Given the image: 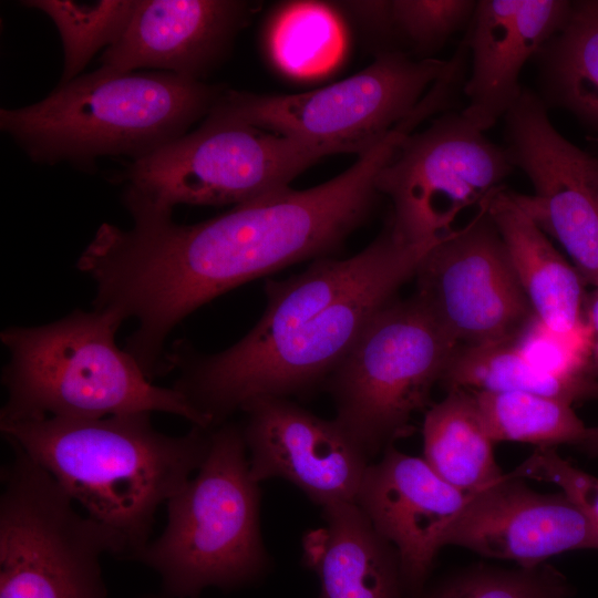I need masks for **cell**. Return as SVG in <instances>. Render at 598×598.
I'll list each match as a JSON object with an SVG mask.
<instances>
[{"instance_id": "obj_15", "label": "cell", "mask_w": 598, "mask_h": 598, "mask_svg": "<svg viewBox=\"0 0 598 598\" xmlns=\"http://www.w3.org/2000/svg\"><path fill=\"white\" fill-rule=\"evenodd\" d=\"M468 494L437 475L423 457L386 447L362 477L355 503L395 549L403 597L419 598Z\"/></svg>"}, {"instance_id": "obj_6", "label": "cell", "mask_w": 598, "mask_h": 598, "mask_svg": "<svg viewBox=\"0 0 598 598\" xmlns=\"http://www.w3.org/2000/svg\"><path fill=\"white\" fill-rule=\"evenodd\" d=\"M166 506L164 530L136 559L159 575L171 598L238 589L268 573L259 483L250 475L241 425L212 429L202 465Z\"/></svg>"}, {"instance_id": "obj_33", "label": "cell", "mask_w": 598, "mask_h": 598, "mask_svg": "<svg viewBox=\"0 0 598 598\" xmlns=\"http://www.w3.org/2000/svg\"><path fill=\"white\" fill-rule=\"evenodd\" d=\"M596 199H597V204H598V173H597V178H596Z\"/></svg>"}, {"instance_id": "obj_23", "label": "cell", "mask_w": 598, "mask_h": 598, "mask_svg": "<svg viewBox=\"0 0 598 598\" xmlns=\"http://www.w3.org/2000/svg\"><path fill=\"white\" fill-rule=\"evenodd\" d=\"M446 392L442 401L425 411L423 458L448 484L472 494L505 474L497 464L495 443L482 423L472 392Z\"/></svg>"}, {"instance_id": "obj_24", "label": "cell", "mask_w": 598, "mask_h": 598, "mask_svg": "<svg viewBox=\"0 0 598 598\" xmlns=\"http://www.w3.org/2000/svg\"><path fill=\"white\" fill-rule=\"evenodd\" d=\"M446 391H516L544 395L570 405L598 396V380L591 373L556 372L530 359L516 343L458 346L440 383Z\"/></svg>"}, {"instance_id": "obj_12", "label": "cell", "mask_w": 598, "mask_h": 598, "mask_svg": "<svg viewBox=\"0 0 598 598\" xmlns=\"http://www.w3.org/2000/svg\"><path fill=\"white\" fill-rule=\"evenodd\" d=\"M487 198L464 227L429 249L414 276V296L457 347L516 341L536 320Z\"/></svg>"}, {"instance_id": "obj_16", "label": "cell", "mask_w": 598, "mask_h": 598, "mask_svg": "<svg viewBox=\"0 0 598 598\" xmlns=\"http://www.w3.org/2000/svg\"><path fill=\"white\" fill-rule=\"evenodd\" d=\"M447 545L533 568L565 551L598 549V527L563 491L540 493L509 473L468 494Z\"/></svg>"}, {"instance_id": "obj_20", "label": "cell", "mask_w": 598, "mask_h": 598, "mask_svg": "<svg viewBox=\"0 0 598 598\" xmlns=\"http://www.w3.org/2000/svg\"><path fill=\"white\" fill-rule=\"evenodd\" d=\"M323 525L302 538V560L320 582L318 598H401L394 547L355 502L322 507Z\"/></svg>"}, {"instance_id": "obj_22", "label": "cell", "mask_w": 598, "mask_h": 598, "mask_svg": "<svg viewBox=\"0 0 598 598\" xmlns=\"http://www.w3.org/2000/svg\"><path fill=\"white\" fill-rule=\"evenodd\" d=\"M534 61L545 105L598 133V0L573 1L565 24Z\"/></svg>"}, {"instance_id": "obj_11", "label": "cell", "mask_w": 598, "mask_h": 598, "mask_svg": "<svg viewBox=\"0 0 598 598\" xmlns=\"http://www.w3.org/2000/svg\"><path fill=\"white\" fill-rule=\"evenodd\" d=\"M514 171L504 146L461 112H447L400 142L377 186L391 200L394 236L420 244L451 233L465 208L478 206Z\"/></svg>"}, {"instance_id": "obj_5", "label": "cell", "mask_w": 598, "mask_h": 598, "mask_svg": "<svg viewBox=\"0 0 598 598\" xmlns=\"http://www.w3.org/2000/svg\"><path fill=\"white\" fill-rule=\"evenodd\" d=\"M122 323L110 311L79 309L50 323L1 331L9 360L0 422L163 412L213 429L181 392L154 384L117 347Z\"/></svg>"}, {"instance_id": "obj_19", "label": "cell", "mask_w": 598, "mask_h": 598, "mask_svg": "<svg viewBox=\"0 0 598 598\" xmlns=\"http://www.w3.org/2000/svg\"><path fill=\"white\" fill-rule=\"evenodd\" d=\"M487 209L536 319L556 336L587 340L586 281L575 266L558 252L505 186L488 196Z\"/></svg>"}, {"instance_id": "obj_30", "label": "cell", "mask_w": 598, "mask_h": 598, "mask_svg": "<svg viewBox=\"0 0 598 598\" xmlns=\"http://www.w3.org/2000/svg\"><path fill=\"white\" fill-rule=\"evenodd\" d=\"M584 316L588 340V363L591 373L598 380V288L587 292Z\"/></svg>"}, {"instance_id": "obj_18", "label": "cell", "mask_w": 598, "mask_h": 598, "mask_svg": "<svg viewBox=\"0 0 598 598\" xmlns=\"http://www.w3.org/2000/svg\"><path fill=\"white\" fill-rule=\"evenodd\" d=\"M573 1L480 0L463 38L470 51L471 71L461 111L485 132L518 100L524 65L565 24Z\"/></svg>"}, {"instance_id": "obj_26", "label": "cell", "mask_w": 598, "mask_h": 598, "mask_svg": "<svg viewBox=\"0 0 598 598\" xmlns=\"http://www.w3.org/2000/svg\"><path fill=\"white\" fill-rule=\"evenodd\" d=\"M137 0H28L23 6L43 11L61 35L64 65L59 84L79 76L92 56L113 44L127 27Z\"/></svg>"}, {"instance_id": "obj_2", "label": "cell", "mask_w": 598, "mask_h": 598, "mask_svg": "<svg viewBox=\"0 0 598 598\" xmlns=\"http://www.w3.org/2000/svg\"><path fill=\"white\" fill-rule=\"evenodd\" d=\"M441 238L408 244L388 225L352 257L319 258L298 275L266 281V309L238 342L213 354L184 341L172 347L165 369L178 372L173 388L215 427L251 400L323 385Z\"/></svg>"}, {"instance_id": "obj_31", "label": "cell", "mask_w": 598, "mask_h": 598, "mask_svg": "<svg viewBox=\"0 0 598 598\" xmlns=\"http://www.w3.org/2000/svg\"><path fill=\"white\" fill-rule=\"evenodd\" d=\"M576 445L590 456L598 457V426L587 427Z\"/></svg>"}, {"instance_id": "obj_17", "label": "cell", "mask_w": 598, "mask_h": 598, "mask_svg": "<svg viewBox=\"0 0 598 598\" xmlns=\"http://www.w3.org/2000/svg\"><path fill=\"white\" fill-rule=\"evenodd\" d=\"M252 12V2L238 0H137L101 66L155 69L202 81L225 60Z\"/></svg>"}, {"instance_id": "obj_29", "label": "cell", "mask_w": 598, "mask_h": 598, "mask_svg": "<svg viewBox=\"0 0 598 598\" xmlns=\"http://www.w3.org/2000/svg\"><path fill=\"white\" fill-rule=\"evenodd\" d=\"M515 476L556 484L598 527V478L561 457L554 447H537L514 472Z\"/></svg>"}, {"instance_id": "obj_25", "label": "cell", "mask_w": 598, "mask_h": 598, "mask_svg": "<svg viewBox=\"0 0 598 598\" xmlns=\"http://www.w3.org/2000/svg\"><path fill=\"white\" fill-rule=\"evenodd\" d=\"M471 392L494 443L522 442L537 447L576 445L587 429L571 405L557 399L516 391Z\"/></svg>"}, {"instance_id": "obj_28", "label": "cell", "mask_w": 598, "mask_h": 598, "mask_svg": "<svg viewBox=\"0 0 598 598\" xmlns=\"http://www.w3.org/2000/svg\"><path fill=\"white\" fill-rule=\"evenodd\" d=\"M477 1L390 0L395 49H410L422 59L439 51L458 30L467 27Z\"/></svg>"}, {"instance_id": "obj_9", "label": "cell", "mask_w": 598, "mask_h": 598, "mask_svg": "<svg viewBox=\"0 0 598 598\" xmlns=\"http://www.w3.org/2000/svg\"><path fill=\"white\" fill-rule=\"evenodd\" d=\"M322 146L240 123L204 120L195 131L133 161L123 203L173 212L174 206L239 205L290 187L324 156Z\"/></svg>"}, {"instance_id": "obj_27", "label": "cell", "mask_w": 598, "mask_h": 598, "mask_svg": "<svg viewBox=\"0 0 598 598\" xmlns=\"http://www.w3.org/2000/svg\"><path fill=\"white\" fill-rule=\"evenodd\" d=\"M566 578L553 566L461 569L424 589L419 598H569Z\"/></svg>"}, {"instance_id": "obj_4", "label": "cell", "mask_w": 598, "mask_h": 598, "mask_svg": "<svg viewBox=\"0 0 598 598\" xmlns=\"http://www.w3.org/2000/svg\"><path fill=\"white\" fill-rule=\"evenodd\" d=\"M223 91L171 72L100 66L37 103L1 109L0 128L35 163L92 168L99 157L137 161L184 136Z\"/></svg>"}, {"instance_id": "obj_14", "label": "cell", "mask_w": 598, "mask_h": 598, "mask_svg": "<svg viewBox=\"0 0 598 598\" xmlns=\"http://www.w3.org/2000/svg\"><path fill=\"white\" fill-rule=\"evenodd\" d=\"M241 411L249 471L257 483L282 478L321 508L355 502L371 462L334 419L277 396L251 400Z\"/></svg>"}, {"instance_id": "obj_32", "label": "cell", "mask_w": 598, "mask_h": 598, "mask_svg": "<svg viewBox=\"0 0 598 598\" xmlns=\"http://www.w3.org/2000/svg\"><path fill=\"white\" fill-rule=\"evenodd\" d=\"M589 141L591 145L595 147L596 152L598 153V135L589 137Z\"/></svg>"}, {"instance_id": "obj_7", "label": "cell", "mask_w": 598, "mask_h": 598, "mask_svg": "<svg viewBox=\"0 0 598 598\" xmlns=\"http://www.w3.org/2000/svg\"><path fill=\"white\" fill-rule=\"evenodd\" d=\"M457 344L415 297L393 299L367 324L326 380L334 421L370 462L412 431L432 404Z\"/></svg>"}, {"instance_id": "obj_8", "label": "cell", "mask_w": 598, "mask_h": 598, "mask_svg": "<svg viewBox=\"0 0 598 598\" xmlns=\"http://www.w3.org/2000/svg\"><path fill=\"white\" fill-rule=\"evenodd\" d=\"M447 61L384 51L360 72L288 94L224 90L205 120L240 123L334 154H361L415 111Z\"/></svg>"}, {"instance_id": "obj_21", "label": "cell", "mask_w": 598, "mask_h": 598, "mask_svg": "<svg viewBox=\"0 0 598 598\" xmlns=\"http://www.w3.org/2000/svg\"><path fill=\"white\" fill-rule=\"evenodd\" d=\"M347 18L338 7L320 1L280 3L261 30L268 63L296 82L323 79L343 63L349 51Z\"/></svg>"}, {"instance_id": "obj_3", "label": "cell", "mask_w": 598, "mask_h": 598, "mask_svg": "<svg viewBox=\"0 0 598 598\" xmlns=\"http://www.w3.org/2000/svg\"><path fill=\"white\" fill-rule=\"evenodd\" d=\"M0 430L106 534L112 554L134 558L150 543L159 506L202 465L212 432L167 435L151 413L0 422Z\"/></svg>"}, {"instance_id": "obj_1", "label": "cell", "mask_w": 598, "mask_h": 598, "mask_svg": "<svg viewBox=\"0 0 598 598\" xmlns=\"http://www.w3.org/2000/svg\"><path fill=\"white\" fill-rule=\"evenodd\" d=\"M403 136L391 131L320 185L288 187L200 223L140 208L128 212V229L102 224L76 264L95 283L94 308L137 322L124 349L156 372L169 333L203 305L293 264L333 257L370 216L378 176Z\"/></svg>"}, {"instance_id": "obj_10", "label": "cell", "mask_w": 598, "mask_h": 598, "mask_svg": "<svg viewBox=\"0 0 598 598\" xmlns=\"http://www.w3.org/2000/svg\"><path fill=\"white\" fill-rule=\"evenodd\" d=\"M2 470L0 598H109L106 534L22 451Z\"/></svg>"}, {"instance_id": "obj_13", "label": "cell", "mask_w": 598, "mask_h": 598, "mask_svg": "<svg viewBox=\"0 0 598 598\" xmlns=\"http://www.w3.org/2000/svg\"><path fill=\"white\" fill-rule=\"evenodd\" d=\"M504 148L534 193L513 197L570 257L586 283L598 288V156L570 143L551 124L538 94L524 89L504 116Z\"/></svg>"}]
</instances>
